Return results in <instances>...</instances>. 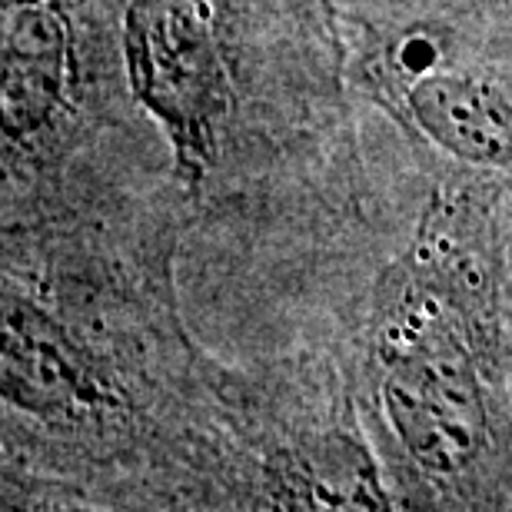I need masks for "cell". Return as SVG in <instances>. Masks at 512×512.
Instances as JSON below:
<instances>
[{"label": "cell", "instance_id": "1", "mask_svg": "<svg viewBox=\"0 0 512 512\" xmlns=\"http://www.w3.org/2000/svg\"><path fill=\"white\" fill-rule=\"evenodd\" d=\"M396 426L419 463L459 469L483 439V409L456 353H413L389 383Z\"/></svg>", "mask_w": 512, "mask_h": 512}, {"label": "cell", "instance_id": "2", "mask_svg": "<svg viewBox=\"0 0 512 512\" xmlns=\"http://www.w3.org/2000/svg\"><path fill=\"white\" fill-rule=\"evenodd\" d=\"M409 107L439 147L476 163H512V100L489 80L426 77L409 90Z\"/></svg>", "mask_w": 512, "mask_h": 512}]
</instances>
